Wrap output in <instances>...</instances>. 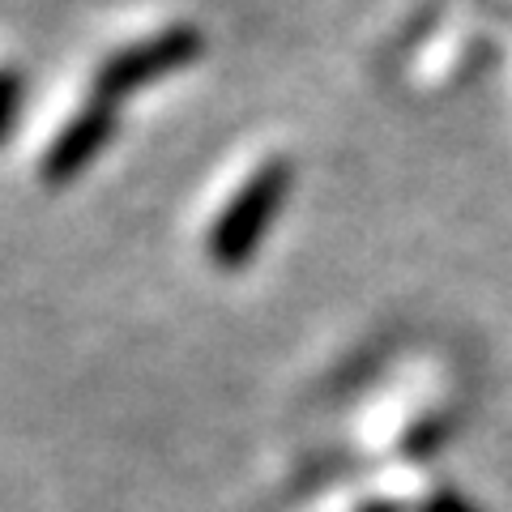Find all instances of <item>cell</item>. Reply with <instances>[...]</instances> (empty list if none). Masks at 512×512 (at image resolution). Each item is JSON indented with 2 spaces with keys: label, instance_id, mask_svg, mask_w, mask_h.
<instances>
[{
  "label": "cell",
  "instance_id": "obj_1",
  "mask_svg": "<svg viewBox=\"0 0 512 512\" xmlns=\"http://www.w3.org/2000/svg\"><path fill=\"white\" fill-rule=\"evenodd\" d=\"M295 188V163L291 158H269V163L256 167L244 188L222 205V214L214 218L210 239H205V252L222 274H235L244 269L256 252H261L269 227L282 218V205Z\"/></svg>",
  "mask_w": 512,
  "mask_h": 512
},
{
  "label": "cell",
  "instance_id": "obj_2",
  "mask_svg": "<svg viewBox=\"0 0 512 512\" xmlns=\"http://www.w3.org/2000/svg\"><path fill=\"white\" fill-rule=\"evenodd\" d=\"M205 35L201 26L192 22H171L154 35L137 39V43H124L116 47L111 56H103V64L94 69V82H90V99H103L111 107H120L128 94L137 90H150L167 77L184 73L188 64H197L205 56Z\"/></svg>",
  "mask_w": 512,
  "mask_h": 512
},
{
  "label": "cell",
  "instance_id": "obj_5",
  "mask_svg": "<svg viewBox=\"0 0 512 512\" xmlns=\"http://www.w3.org/2000/svg\"><path fill=\"white\" fill-rule=\"evenodd\" d=\"M419 512H474L461 495H453V491H440V495H431V500L419 508Z\"/></svg>",
  "mask_w": 512,
  "mask_h": 512
},
{
  "label": "cell",
  "instance_id": "obj_6",
  "mask_svg": "<svg viewBox=\"0 0 512 512\" xmlns=\"http://www.w3.org/2000/svg\"><path fill=\"white\" fill-rule=\"evenodd\" d=\"M359 512H397L393 504H367V508H359Z\"/></svg>",
  "mask_w": 512,
  "mask_h": 512
},
{
  "label": "cell",
  "instance_id": "obj_3",
  "mask_svg": "<svg viewBox=\"0 0 512 512\" xmlns=\"http://www.w3.org/2000/svg\"><path fill=\"white\" fill-rule=\"evenodd\" d=\"M116 124H120L116 107L103 103V99H90V103L52 137V146L43 150V163H39L43 184L64 188V184L82 180V175L94 167V158H99V154L111 146V137H116Z\"/></svg>",
  "mask_w": 512,
  "mask_h": 512
},
{
  "label": "cell",
  "instance_id": "obj_4",
  "mask_svg": "<svg viewBox=\"0 0 512 512\" xmlns=\"http://www.w3.org/2000/svg\"><path fill=\"white\" fill-rule=\"evenodd\" d=\"M22 103H26V73L18 64H0V146L9 141L13 124H18Z\"/></svg>",
  "mask_w": 512,
  "mask_h": 512
}]
</instances>
